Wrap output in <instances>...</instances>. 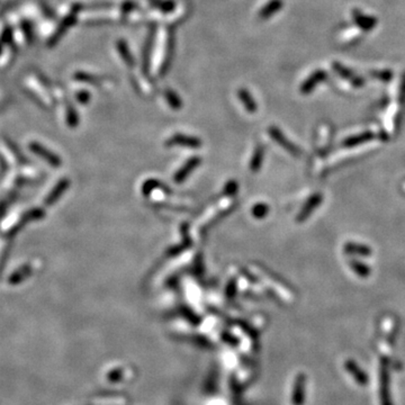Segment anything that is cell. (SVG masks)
I'll list each match as a JSON object with an SVG mask.
<instances>
[{
    "mask_svg": "<svg viewBox=\"0 0 405 405\" xmlns=\"http://www.w3.org/2000/svg\"><path fill=\"white\" fill-rule=\"evenodd\" d=\"M379 401L380 405H393L389 358H382L379 362Z\"/></svg>",
    "mask_w": 405,
    "mask_h": 405,
    "instance_id": "6da1fadb",
    "label": "cell"
},
{
    "mask_svg": "<svg viewBox=\"0 0 405 405\" xmlns=\"http://www.w3.org/2000/svg\"><path fill=\"white\" fill-rule=\"evenodd\" d=\"M344 368L348 374L354 377L355 382L358 384V385L366 386L368 384V376L362 369L357 365V362L352 359H348L347 361L344 362Z\"/></svg>",
    "mask_w": 405,
    "mask_h": 405,
    "instance_id": "7a4b0ae2",
    "label": "cell"
},
{
    "mask_svg": "<svg viewBox=\"0 0 405 405\" xmlns=\"http://www.w3.org/2000/svg\"><path fill=\"white\" fill-rule=\"evenodd\" d=\"M168 145H181L187 146V148H200L201 141L196 138H191V136L180 135L177 134L173 138H171L168 142Z\"/></svg>",
    "mask_w": 405,
    "mask_h": 405,
    "instance_id": "3957f363",
    "label": "cell"
},
{
    "mask_svg": "<svg viewBox=\"0 0 405 405\" xmlns=\"http://www.w3.org/2000/svg\"><path fill=\"white\" fill-rule=\"evenodd\" d=\"M281 7H282V0H271V1L268 2L267 5L260 10L259 18L268 19L270 16L277 13L278 10H280Z\"/></svg>",
    "mask_w": 405,
    "mask_h": 405,
    "instance_id": "277c9868",
    "label": "cell"
},
{
    "mask_svg": "<svg viewBox=\"0 0 405 405\" xmlns=\"http://www.w3.org/2000/svg\"><path fill=\"white\" fill-rule=\"evenodd\" d=\"M237 96H239L240 101L243 104V106L246 107V109L249 113H254L257 110L256 101L253 100V97L250 95V93L247 89L241 88L239 93H237Z\"/></svg>",
    "mask_w": 405,
    "mask_h": 405,
    "instance_id": "5b68a950",
    "label": "cell"
},
{
    "mask_svg": "<svg viewBox=\"0 0 405 405\" xmlns=\"http://www.w3.org/2000/svg\"><path fill=\"white\" fill-rule=\"evenodd\" d=\"M200 161H201V160L197 159V158H194V159L189 160V161H188L186 165H185L183 168L179 170V172L176 174V177H174V180H176V183H178V184L183 183V181L188 177V174L191 172V170L195 169L198 165H200Z\"/></svg>",
    "mask_w": 405,
    "mask_h": 405,
    "instance_id": "8992f818",
    "label": "cell"
},
{
    "mask_svg": "<svg viewBox=\"0 0 405 405\" xmlns=\"http://www.w3.org/2000/svg\"><path fill=\"white\" fill-rule=\"evenodd\" d=\"M304 385H305V377L299 375L296 379L294 393H293V402L295 405H302L304 401Z\"/></svg>",
    "mask_w": 405,
    "mask_h": 405,
    "instance_id": "52a82bcc",
    "label": "cell"
},
{
    "mask_svg": "<svg viewBox=\"0 0 405 405\" xmlns=\"http://www.w3.org/2000/svg\"><path fill=\"white\" fill-rule=\"evenodd\" d=\"M117 48H118V52H120L122 59H123L124 62H125V64H127L130 68H133L135 65V61H134L133 55L131 54V51L127 47L126 42L123 41V40L118 41Z\"/></svg>",
    "mask_w": 405,
    "mask_h": 405,
    "instance_id": "ba28073f",
    "label": "cell"
},
{
    "mask_svg": "<svg viewBox=\"0 0 405 405\" xmlns=\"http://www.w3.org/2000/svg\"><path fill=\"white\" fill-rule=\"evenodd\" d=\"M269 133L272 136V139H274L275 141H277L279 143V144L284 146L285 149L289 150V151L294 153V155H296V151L298 152V150H296L295 146H293L292 143L289 142V141H287V140L285 139V136L282 135L281 132L279 131V130H277V128H276V127H270L269 128Z\"/></svg>",
    "mask_w": 405,
    "mask_h": 405,
    "instance_id": "9c48e42d",
    "label": "cell"
},
{
    "mask_svg": "<svg viewBox=\"0 0 405 405\" xmlns=\"http://www.w3.org/2000/svg\"><path fill=\"white\" fill-rule=\"evenodd\" d=\"M323 77H326V75H323L322 71H317L315 73H313V75L311 76L310 78L303 83V86L301 88L302 93H309L310 92H312V89L317 85V83L321 81V80L323 79Z\"/></svg>",
    "mask_w": 405,
    "mask_h": 405,
    "instance_id": "30bf717a",
    "label": "cell"
},
{
    "mask_svg": "<svg viewBox=\"0 0 405 405\" xmlns=\"http://www.w3.org/2000/svg\"><path fill=\"white\" fill-rule=\"evenodd\" d=\"M155 34V32H153ZM153 34H152V31L150 32L148 38H146L145 41V45H144V50H143V71L145 73H148L149 71V60H150V53H151V50H152V42H153Z\"/></svg>",
    "mask_w": 405,
    "mask_h": 405,
    "instance_id": "8fae6325",
    "label": "cell"
},
{
    "mask_svg": "<svg viewBox=\"0 0 405 405\" xmlns=\"http://www.w3.org/2000/svg\"><path fill=\"white\" fill-rule=\"evenodd\" d=\"M150 5L163 13H170L174 9L176 3L171 0H150Z\"/></svg>",
    "mask_w": 405,
    "mask_h": 405,
    "instance_id": "7c38bea8",
    "label": "cell"
},
{
    "mask_svg": "<svg viewBox=\"0 0 405 405\" xmlns=\"http://www.w3.org/2000/svg\"><path fill=\"white\" fill-rule=\"evenodd\" d=\"M165 96H166L167 101H168V104L173 108V109H180L183 103H181V99L178 97L176 93L170 89H167L165 92Z\"/></svg>",
    "mask_w": 405,
    "mask_h": 405,
    "instance_id": "4fadbf2b",
    "label": "cell"
},
{
    "mask_svg": "<svg viewBox=\"0 0 405 405\" xmlns=\"http://www.w3.org/2000/svg\"><path fill=\"white\" fill-rule=\"evenodd\" d=\"M263 156H264V149L261 146H258L254 151V156L251 160V170L257 171L260 168L261 163H263Z\"/></svg>",
    "mask_w": 405,
    "mask_h": 405,
    "instance_id": "5bb4252c",
    "label": "cell"
},
{
    "mask_svg": "<svg viewBox=\"0 0 405 405\" xmlns=\"http://www.w3.org/2000/svg\"><path fill=\"white\" fill-rule=\"evenodd\" d=\"M268 211H269V208H268L267 205L258 204V205L254 206L252 213L257 218H265V216L267 215Z\"/></svg>",
    "mask_w": 405,
    "mask_h": 405,
    "instance_id": "9a60e30c",
    "label": "cell"
},
{
    "mask_svg": "<svg viewBox=\"0 0 405 405\" xmlns=\"http://www.w3.org/2000/svg\"><path fill=\"white\" fill-rule=\"evenodd\" d=\"M138 5L134 1H130V0H127V1L123 2V5H122V12L124 14H128L131 13L132 10H134Z\"/></svg>",
    "mask_w": 405,
    "mask_h": 405,
    "instance_id": "2e32d148",
    "label": "cell"
}]
</instances>
